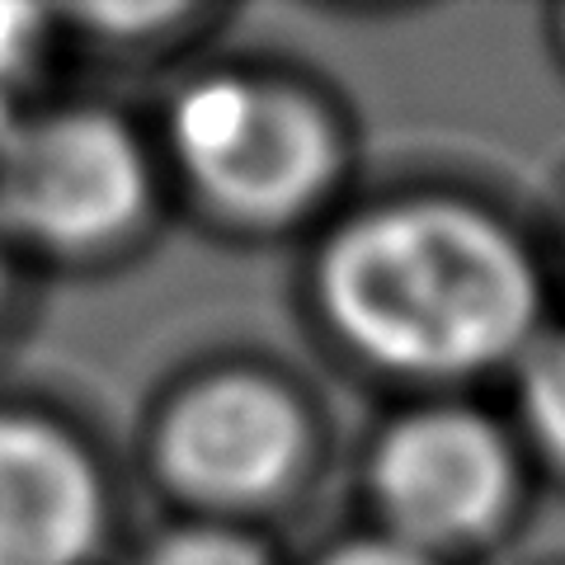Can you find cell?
I'll return each mask as SVG.
<instances>
[{
	"label": "cell",
	"instance_id": "6da1fadb",
	"mask_svg": "<svg viewBox=\"0 0 565 565\" xmlns=\"http://www.w3.org/2000/svg\"><path fill=\"white\" fill-rule=\"evenodd\" d=\"M316 302L349 353L411 382L509 373L552 326L537 250L462 193L353 212L316 259Z\"/></svg>",
	"mask_w": 565,
	"mask_h": 565
},
{
	"label": "cell",
	"instance_id": "7a4b0ae2",
	"mask_svg": "<svg viewBox=\"0 0 565 565\" xmlns=\"http://www.w3.org/2000/svg\"><path fill=\"white\" fill-rule=\"evenodd\" d=\"M170 147L203 203L245 226L302 217L340 170V137L321 104L245 71L184 85L170 109Z\"/></svg>",
	"mask_w": 565,
	"mask_h": 565
},
{
	"label": "cell",
	"instance_id": "3957f363",
	"mask_svg": "<svg viewBox=\"0 0 565 565\" xmlns=\"http://www.w3.org/2000/svg\"><path fill=\"white\" fill-rule=\"evenodd\" d=\"M367 494L386 537L444 561L509 527L523 500V444L476 405H415L377 434Z\"/></svg>",
	"mask_w": 565,
	"mask_h": 565
},
{
	"label": "cell",
	"instance_id": "277c9868",
	"mask_svg": "<svg viewBox=\"0 0 565 565\" xmlns=\"http://www.w3.org/2000/svg\"><path fill=\"white\" fill-rule=\"evenodd\" d=\"M147 199V151L109 109L24 114L0 137V232L43 250H99Z\"/></svg>",
	"mask_w": 565,
	"mask_h": 565
},
{
	"label": "cell",
	"instance_id": "5b68a950",
	"mask_svg": "<svg viewBox=\"0 0 565 565\" xmlns=\"http://www.w3.org/2000/svg\"><path fill=\"white\" fill-rule=\"evenodd\" d=\"M307 462V415L269 373H207L156 424V471L199 509H255L278 500Z\"/></svg>",
	"mask_w": 565,
	"mask_h": 565
},
{
	"label": "cell",
	"instance_id": "8992f818",
	"mask_svg": "<svg viewBox=\"0 0 565 565\" xmlns=\"http://www.w3.org/2000/svg\"><path fill=\"white\" fill-rule=\"evenodd\" d=\"M104 523L95 457L57 419L0 411V565H90Z\"/></svg>",
	"mask_w": 565,
	"mask_h": 565
},
{
	"label": "cell",
	"instance_id": "52a82bcc",
	"mask_svg": "<svg viewBox=\"0 0 565 565\" xmlns=\"http://www.w3.org/2000/svg\"><path fill=\"white\" fill-rule=\"evenodd\" d=\"M509 377H514L519 444L565 481V326H546L509 367Z\"/></svg>",
	"mask_w": 565,
	"mask_h": 565
},
{
	"label": "cell",
	"instance_id": "ba28073f",
	"mask_svg": "<svg viewBox=\"0 0 565 565\" xmlns=\"http://www.w3.org/2000/svg\"><path fill=\"white\" fill-rule=\"evenodd\" d=\"M141 565H269V552L232 523H180L141 552Z\"/></svg>",
	"mask_w": 565,
	"mask_h": 565
},
{
	"label": "cell",
	"instance_id": "9c48e42d",
	"mask_svg": "<svg viewBox=\"0 0 565 565\" xmlns=\"http://www.w3.org/2000/svg\"><path fill=\"white\" fill-rule=\"evenodd\" d=\"M43 57V14L0 0V137L24 118V90Z\"/></svg>",
	"mask_w": 565,
	"mask_h": 565
},
{
	"label": "cell",
	"instance_id": "30bf717a",
	"mask_svg": "<svg viewBox=\"0 0 565 565\" xmlns=\"http://www.w3.org/2000/svg\"><path fill=\"white\" fill-rule=\"evenodd\" d=\"M316 565H444L434 556L415 552V546H405L386 533H373V537H353V542H340L334 552H326Z\"/></svg>",
	"mask_w": 565,
	"mask_h": 565
},
{
	"label": "cell",
	"instance_id": "8fae6325",
	"mask_svg": "<svg viewBox=\"0 0 565 565\" xmlns=\"http://www.w3.org/2000/svg\"><path fill=\"white\" fill-rule=\"evenodd\" d=\"M552 52H556V62H561V71H565V6L552 10Z\"/></svg>",
	"mask_w": 565,
	"mask_h": 565
},
{
	"label": "cell",
	"instance_id": "7c38bea8",
	"mask_svg": "<svg viewBox=\"0 0 565 565\" xmlns=\"http://www.w3.org/2000/svg\"><path fill=\"white\" fill-rule=\"evenodd\" d=\"M561 269H565V222H561Z\"/></svg>",
	"mask_w": 565,
	"mask_h": 565
},
{
	"label": "cell",
	"instance_id": "4fadbf2b",
	"mask_svg": "<svg viewBox=\"0 0 565 565\" xmlns=\"http://www.w3.org/2000/svg\"><path fill=\"white\" fill-rule=\"evenodd\" d=\"M0 297H6V264H0Z\"/></svg>",
	"mask_w": 565,
	"mask_h": 565
}]
</instances>
